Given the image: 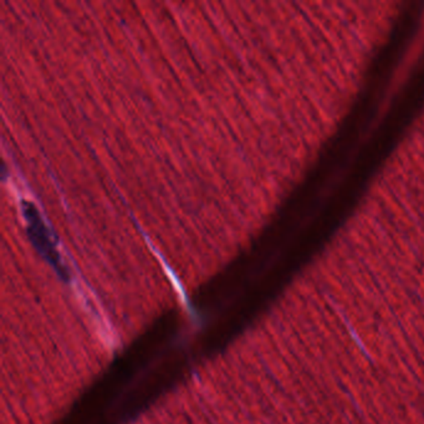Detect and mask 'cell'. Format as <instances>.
<instances>
[]
</instances>
